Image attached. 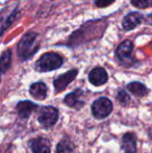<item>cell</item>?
I'll return each mask as SVG.
<instances>
[{"mask_svg":"<svg viewBox=\"0 0 152 153\" xmlns=\"http://www.w3.org/2000/svg\"><path fill=\"white\" fill-rule=\"evenodd\" d=\"M108 18H99V19H91L80 25L79 28L74 30L67 38L64 43L57 44V46H66L68 48L75 49L87 43L99 41L103 38L106 29L108 27Z\"/></svg>","mask_w":152,"mask_h":153,"instance_id":"cell-1","label":"cell"},{"mask_svg":"<svg viewBox=\"0 0 152 153\" xmlns=\"http://www.w3.org/2000/svg\"><path fill=\"white\" fill-rule=\"evenodd\" d=\"M41 48L40 34L36 31H27L17 45V55L21 62L31 59Z\"/></svg>","mask_w":152,"mask_h":153,"instance_id":"cell-2","label":"cell"},{"mask_svg":"<svg viewBox=\"0 0 152 153\" xmlns=\"http://www.w3.org/2000/svg\"><path fill=\"white\" fill-rule=\"evenodd\" d=\"M134 44L130 40H124L115 50V59L119 66L125 69L136 68L140 66L141 62L133 54Z\"/></svg>","mask_w":152,"mask_h":153,"instance_id":"cell-3","label":"cell"},{"mask_svg":"<svg viewBox=\"0 0 152 153\" xmlns=\"http://www.w3.org/2000/svg\"><path fill=\"white\" fill-rule=\"evenodd\" d=\"M64 62H65V59L59 53L49 51V52L43 53L39 57L35 62L33 69L38 73H48L59 70L63 67Z\"/></svg>","mask_w":152,"mask_h":153,"instance_id":"cell-4","label":"cell"},{"mask_svg":"<svg viewBox=\"0 0 152 153\" xmlns=\"http://www.w3.org/2000/svg\"><path fill=\"white\" fill-rule=\"evenodd\" d=\"M19 5V2L15 1L8 3L0 10V38L18 20L21 13Z\"/></svg>","mask_w":152,"mask_h":153,"instance_id":"cell-5","label":"cell"},{"mask_svg":"<svg viewBox=\"0 0 152 153\" xmlns=\"http://www.w3.org/2000/svg\"><path fill=\"white\" fill-rule=\"evenodd\" d=\"M59 120V111L53 105H43L39 106L37 121L45 130L51 129L57 124Z\"/></svg>","mask_w":152,"mask_h":153,"instance_id":"cell-6","label":"cell"},{"mask_svg":"<svg viewBox=\"0 0 152 153\" xmlns=\"http://www.w3.org/2000/svg\"><path fill=\"white\" fill-rule=\"evenodd\" d=\"M114 111V103L108 97L100 96L92 102L91 114L94 119L101 121L108 118Z\"/></svg>","mask_w":152,"mask_h":153,"instance_id":"cell-7","label":"cell"},{"mask_svg":"<svg viewBox=\"0 0 152 153\" xmlns=\"http://www.w3.org/2000/svg\"><path fill=\"white\" fill-rule=\"evenodd\" d=\"M85 96V92L81 88H76L64 97L63 103L67 107L74 109V111H81L87 104Z\"/></svg>","mask_w":152,"mask_h":153,"instance_id":"cell-8","label":"cell"},{"mask_svg":"<svg viewBox=\"0 0 152 153\" xmlns=\"http://www.w3.org/2000/svg\"><path fill=\"white\" fill-rule=\"evenodd\" d=\"M79 70L78 69H71V70L67 71V72L59 74V76H56L52 81L53 88H54V93L55 94H59V93L64 92L70 83H72L76 79V77L78 76Z\"/></svg>","mask_w":152,"mask_h":153,"instance_id":"cell-9","label":"cell"},{"mask_svg":"<svg viewBox=\"0 0 152 153\" xmlns=\"http://www.w3.org/2000/svg\"><path fill=\"white\" fill-rule=\"evenodd\" d=\"M146 19L144 14L140 12H130L123 17L121 21V26L124 31H131L143 24Z\"/></svg>","mask_w":152,"mask_h":153,"instance_id":"cell-10","label":"cell"},{"mask_svg":"<svg viewBox=\"0 0 152 153\" xmlns=\"http://www.w3.org/2000/svg\"><path fill=\"white\" fill-rule=\"evenodd\" d=\"M110 79L108 73L105 68L101 66H96L92 69L87 74V80L92 85L96 88L102 87V85H106Z\"/></svg>","mask_w":152,"mask_h":153,"instance_id":"cell-11","label":"cell"},{"mask_svg":"<svg viewBox=\"0 0 152 153\" xmlns=\"http://www.w3.org/2000/svg\"><path fill=\"white\" fill-rule=\"evenodd\" d=\"M39 106L40 105L37 104L36 102H33V101L21 100L17 102L15 109H16L17 116H18L19 119L23 120V121H26V120H28L31 117V115L35 111H38Z\"/></svg>","mask_w":152,"mask_h":153,"instance_id":"cell-12","label":"cell"},{"mask_svg":"<svg viewBox=\"0 0 152 153\" xmlns=\"http://www.w3.org/2000/svg\"><path fill=\"white\" fill-rule=\"evenodd\" d=\"M31 153H51V141L46 137L39 135L28 141Z\"/></svg>","mask_w":152,"mask_h":153,"instance_id":"cell-13","label":"cell"},{"mask_svg":"<svg viewBox=\"0 0 152 153\" xmlns=\"http://www.w3.org/2000/svg\"><path fill=\"white\" fill-rule=\"evenodd\" d=\"M123 153H138V137L134 132H125L120 140Z\"/></svg>","mask_w":152,"mask_h":153,"instance_id":"cell-14","label":"cell"},{"mask_svg":"<svg viewBox=\"0 0 152 153\" xmlns=\"http://www.w3.org/2000/svg\"><path fill=\"white\" fill-rule=\"evenodd\" d=\"M29 95L38 101H43L48 97V85L44 81H36L29 85Z\"/></svg>","mask_w":152,"mask_h":153,"instance_id":"cell-15","label":"cell"},{"mask_svg":"<svg viewBox=\"0 0 152 153\" xmlns=\"http://www.w3.org/2000/svg\"><path fill=\"white\" fill-rule=\"evenodd\" d=\"M126 91L136 98H145L149 95L150 90L145 83L141 81H131L126 85Z\"/></svg>","mask_w":152,"mask_h":153,"instance_id":"cell-16","label":"cell"},{"mask_svg":"<svg viewBox=\"0 0 152 153\" xmlns=\"http://www.w3.org/2000/svg\"><path fill=\"white\" fill-rule=\"evenodd\" d=\"M76 145L70 137H64L55 146V153H75Z\"/></svg>","mask_w":152,"mask_h":153,"instance_id":"cell-17","label":"cell"},{"mask_svg":"<svg viewBox=\"0 0 152 153\" xmlns=\"http://www.w3.org/2000/svg\"><path fill=\"white\" fill-rule=\"evenodd\" d=\"M13 53L10 49H5L0 55V75H3L7 72L12 67Z\"/></svg>","mask_w":152,"mask_h":153,"instance_id":"cell-18","label":"cell"},{"mask_svg":"<svg viewBox=\"0 0 152 153\" xmlns=\"http://www.w3.org/2000/svg\"><path fill=\"white\" fill-rule=\"evenodd\" d=\"M116 100L122 106H128L130 104V102H131V97H130V94L126 90L118 89L117 94H116Z\"/></svg>","mask_w":152,"mask_h":153,"instance_id":"cell-19","label":"cell"},{"mask_svg":"<svg viewBox=\"0 0 152 153\" xmlns=\"http://www.w3.org/2000/svg\"><path fill=\"white\" fill-rule=\"evenodd\" d=\"M130 3L138 10H147L152 7V0H130Z\"/></svg>","mask_w":152,"mask_h":153,"instance_id":"cell-20","label":"cell"},{"mask_svg":"<svg viewBox=\"0 0 152 153\" xmlns=\"http://www.w3.org/2000/svg\"><path fill=\"white\" fill-rule=\"evenodd\" d=\"M116 2V0H95V6L98 8H105L108 6L112 5Z\"/></svg>","mask_w":152,"mask_h":153,"instance_id":"cell-21","label":"cell"},{"mask_svg":"<svg viewBox=\"0 0 152 153\" xmlns=\"http://www.w3.org/2000/svg\"><path fill=\"white\" fill-rule=\"evenodd\" d=\"M0 82H1V75H0Z\"/></svg>","mask_w":152,"mask_h":153,"instance_id":"cell-22","label":"cell"},{"mask_svg":"<svg viewBox=\"0 0 152 153\" xmlns=\"http://www.w3.org/2000/svg\"><path fill=\"white\" fill-rule=\"evenodd\" d=\"M51 1H54V0H51Z\"/></svg>","mask_w":152,"mask_h":153,"instance_id":"cell-23","label":"cell"}]
</instances>
